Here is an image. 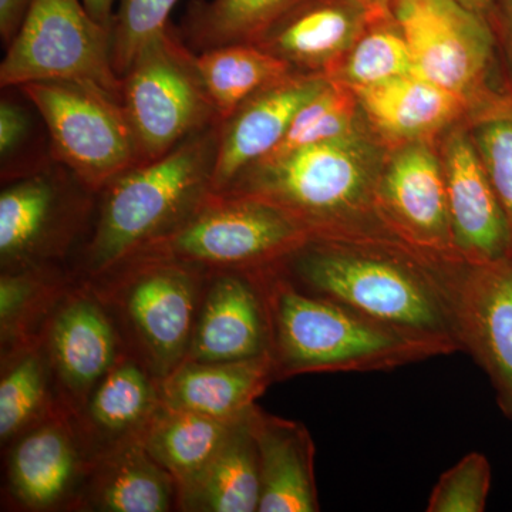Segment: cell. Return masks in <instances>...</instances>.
<instances>
[{
  "label": "cell",
  "instance_id": "obj_9",
  "mask_svg": "<svg viewBox=\"0 0 512 512\" xmlns=\"http://www.w3.org/2000/svg\"><path fill=\"white\" fill-rule=\"evenodd\" d=\"M97 192L62 164L3 185L0 272L69 268L92 225Z\"/></svg>",
  "mask_w": 512,
  "mask_h": 512
},
{
  "label": "cell",
  "instance_id": "obj_13",
  "mask_svg": "<svg viewBox=\"0 0 512 512\" xmlns=\"http://www.w3.org/2000/svg\"><path fill=\"white\" fill-rule=\"evenodd\" d=\"M376 208L383 224L406 244L436 258L464 261L454 244L436 141L390 148L377 183Z\"/></svg>",
  "mask_w": 512,
  "mask_h": 512
},
{
  "label": "cell",
  "instance_id": "obj_11",
  "mask_svg": "<svg viewBox=\"0 0 512 512\" xmlns=\"http://www.w3.org/2000/svg\"><path fill=\"white\" fill-rule=\"evenodd\" d=\"M39 82L93 84L121 99L113 63V29L87 12L82 0H33L6 46L0 86Z\"/></svg>",
  "mask_w": 512,
  "mask_h": 512
},
{
  "label": "cell",
  "instance_id": "obj_27",
  "mask_svg": "<svg viewBox=\"0 0 512 512\" xmlns=\"http://www.w3.org/2000/svg\"><path fill=\"white\" fill-rule=\"evenodd\" d=\"M305 0H192L180 33L195 53L229 45H256Z\"/></svg>",
  "mask_w": 512,
  "mask_h": 512
},
{
  "label": "cell",
  "instance_id": "obj_7",
  "mask_svg": "<svg viewBox=\"0 0 512 512\" xmlns=\"http://www.w3.org/2000/svg\"><path fill=\"white\" fill-rule=\"evenodd\" d=\"M309 238L298 222L269 202L211 191L178 227L124 264L177 262L207 272L254 269L281 261Z\"/></svg>",
  "mask_w": 512,
  "mask_h": 512
},
{
  "label": "cell",
  "instance_id": "obj_23",
  "mask_svg": "<svg viewBox=\"0 0 512 512\" xmlns=\"http://www.w3.org/2000/svg\"><path fill=\"white\" fill-rule=\"evenodd\" d=\"M73 511H178L177 481L150 456L143 440L130 441L93 461Z\"/></svg>",
  "mask_w": 512,
  "mask_h": 512
},
{
  "label": "cell",
  "instance_id": "obj_8",
  "mask_svg": "<svg viewBox=\"0 0 512 512\" xmlns=\"http://www.w3.org/2000/svg\"><path fill=\"white\" fill-rule=\"evenodd\" d=\"M121 101L141 163L157 160L221 124L198 69L197 53L171 23L138 50L121 76Z\"/></svg>",
  "mask_w": 512,
  "mask_h": 512
},
{
  "label": "cell",
  "instance_id": "obj_35",
  "mask_svg": "<svg viewBox=\"0 0 512 512\" xmlns=\"http://www.w3.org/2000/svg\"><path fill=\"white\" fill-rule=\"evenodd\" d=\"M178 0H119L113 22L114 69L123 76L134 56L147 42L170 25Z\"/></svg>",
  "mask_w": 512,
  "mask_h": 512
},
{
  "label": "cell",
  "instance_id": "obj_1",
  "mask_svg": "<svg viewBox=\"0 0 512 512\" xmlns=\"http://www.w3.org/2000/svg\"><path fill=\"white\" fill-rule=\"evenodd\" d=\"M461 262L396 237H311L274 266L302 291L458 352L450 286Z\"/></svg>",
  "mask_w": 512,
  "mask_h": 512
},
{
  "label": "cell",
  "instance_id": "obj_32",
  "mask_svg": "<svg viewBox=\"0 0 512 512\" xmlns=\"http://www.w3.org/2000/svg\"><path fill=\"white\" fill-rule=\"evenodd\" d=\"M3 89L0 100V174L2 184L46 170L53 160L45 121L18 87Z\"/></svg>",
  "mask_w": 512,
  "mask_h": 512
},
{
  "label": "cell",
  "instance_id": "obj_36",
  "mask_svg": "<svg viewBox=\"0 0 512 512\" xmlns=\"http://www.w3.org/2000/svg\"><path fill=\"white\" fill-rule=\"evenodd\" d=\"M490 487V461L481 453L467 454L437 481L427 511L483 512Z\"/></svg>",
  "mask_w": 512,
  "mask_h": 512
},
{
  "label": "cell",
  "instance_id": "obj_12",
  "mask_svg": "<svg viewBox=\"0 0 512 512\" xmlns=\"http://www.w3.org/2000/svg\"><path fill=\"white\" fill-rule=\"evenodd\" d=\"M52 369L64 412L76 413L94 387L130 355L116 322L86 282L62 296L37 340Z\"/></svg>",
  "mask_w": 512,
  "mask_h": 512
},
{
  "label": "cell",
  "instance_id": "obj_29",
  "mask_svg": "<svg viewBox=\"0 0 512 512\" xmlns=\"http://www.w3.org/2000/svg\"><path fill=\"white\" fill-rule=\"evenodd\" d=\"M0 373L2 448L36 424L66 413L57 396L52 369L39 343L2 359Z\"/></svg>",
  "mask_w": 512,
  "mask_h": 512
},
{
  "label": "cell",
  "instance_id": "obj_14",
  "mask_svg": "<svg viewBox=\"0 0 512 512\" xmlns=\"http://www.w3.org/2000/svg\"><path fill=\"white\" fill-rule=\"evenodd\" d=\"M8 510L72 511L89 474L87 457L69 414L60 413L3 448Z\"/></svg>",
  "mask_w": 512,
  "mask_h": 512
},
{
  "label": "cell",
  "instance_id": "obj_31",
  "mask_svg": "<svg viewBox=\"0 0 512 512\" xmlns=\"http://www.w3.org/2000/svg\"><path fill=\"white\" fill-rule=\"evenodd\" d=\"M414 73L409 43L392 10L373 15L328 80L349 89H365Z\"/></svg>",
  "mask_w": 512,
  "mask_h": 512
},
{
  "label": "cell",
  "instance_id": "obj_5",
  "mask_svg": "<svg viewBox=\"0 0 512 512\" xmlns=\"http://www.w3.org/2000/svg\"><path fill=\"white\" fill-rule=\"evenodd\" d=\"M390 10L414 73L466 101L473 121L512 106V76L487 20L456 0H392Z\"/></svg>",
  "mask_w": 512,
  "mask_h": 512
},
{
  "label": "cell",
  "instance_id": "obj_19",
  "mask_svg": "<svg viewBox=\"0 0 512 512\" xmlns=\"http://www.w3.org/2000/svg\"><path fill=\"white\" fill-rule=\"evenodd\" d=\"M353 92L367 128L389 150L436 141L450 128L474 120L466 101L416 73Z\"/></svg>",
  "mask_w": 512,
  "mask_h": 512
},
{
  "label": "cell",
  "instance_id": "obj_6",
  "mask_svg": "<svg viewBox=\"0 0 512 512\" xmlns=\"http://www.w3.org/2000/svg\"><path fill=\"white\" fill-rule=\"evenodd\" d=\"M208 272L177 262H130L86 282L110 312L128 352L158 380L184 363Z\"/></svg>",
  "mask_w": 512,
  "mask_h": 512
},
{
  "label": "cell",
  "instance_id": "obj_33",
  "mask_svg": "<svg viewBox=\"0 0 512 512\" xmlns=\"http://www.w3.org/2000/svg\"><path fill=\"white\" fill-rule=\"evenodd\" d=\"M365 127L355 92L329 80L299 109L281 143L265 158L284 157L299 148L338 140Z\"/></svg>",
  "mask_w": 512,
  "mask_h": 512
},
{
  "label": "cell",
  "instance_id": "obj_41",
  "mask_svg": "<svg viewBox=\"0 0 512 512\" xmlns=\"http://www.w3.org/2000/svg\"><path fill=\"white\" fill-rule=\"evenodd\" d=\"M372 15L390 12L392 0H359Z\"/></svg>",
  "mask_w": 512,
  "mask_h": 512
},
{
  "label": "cell",
  "instance_id": "obj_40",
  "mask_svg": "<svg viewBox=\"0 0 512 512\" xmlns=\"http://www.w3.org/2000/svg\"><path fill=\"white\" fill-rule=\"evenodd\" d=\"M456 2L487 20L494 29V0H456Z\"/></svg>",
  "mask_w": 512,
  "mask_h": 512
},
{
  "label": "cell",
  "instance_id": "obj_25",
  "mask_svg": "<svg viewBox=\"0 0 512 512\" xmlns=\"http://www.w3.org/2000/svg\"><path fill=\"white\" fill-rule=\"evenodd\" d=\"M251 409L210 461L178 487V511L258 512L261 478Z\"/></svg>",
  "mask_w": 512,
  "mask_h": 512
},
{
  "label": "cell",
  "instance_id": "obj_24",
  "mask_svg": "<svg viewBox=\"0 0 512 512\" xmlns=\"http://www.w3.org/2000/svg\"><path fill=\"white\" fill-rule=\"evenodd\" d=\"M275 383L271 356L231 362L185 360L161 380L164 406L232 420L247 413Z\"/></svg>",
  "mask_w": 512,
  "mask_h": 512
},
{
  "label": "cell",
  "instance_id": "obj_22",
  "mask_svg": "<svg viewBox=\"0 0 512 512\" xmlns=\"http://www.w3.org/2000/svg\"><path fill=\"white\" fill-rule=\"evenodd\" d=\"M259 457L258 512H318L315 443L301 423L251 409Z\"/></svg>",
  "mask_w": 512,
  "mask_h": 512
},
{
  "label": "cell",
  "instance_id": "obj_10",
  "mask_svg": "<svg viewBox=\"0 0 512 512\" xmlns=\"http://www.w3.org/2000/svg\"><path fill=\"white\" fill-rule=\"evenodd\" d=\"M39 111L53 160L93 192L141 163L123 101L93 84L39 82L18 87Z\"/></svg>",
  "mask_w": 512,
  "mask_h": 512
},
{
  "label": "cell",
  "instance_id": "obj_4",
  "mask_svg": "<svg viewBox=\"0 0 512 512\" xmlns=\"http://www.w3.org/2000/svg\"><path fill=\"white\" fill-rule=\"evenodd\" d=\"M220 127L128 168L97 192L92 225L73 258L74 278L93 281L109 274L195 210L212 191Z\"/></svg>",
  "mask_w": 512,
  "mask_h": 512
},
{
  "label": "cell",
  "instance_id": "obj_39",
  "mask_svg": "<svg viewBox=\"0 0 512 512\" xmlns=\"http://www.w3.org/2000/svg\"><path fill=\"white\" fill-rule=\"evenodd\" d=\"M82 2L83 5L86 6L87 12H89L97 22L113 29V8L117 0H82Z\"/></svg>",
  "mask_w": 512,
  "mask_h": 512
},
{
  "label": "cell",
  "instance_id": "obj_2",
  "mask_svg": "<svg viewBox=\"0 0 512 512\" xmlns=\"http://www.w3.org/2000/svg\"><path fill=\"white\" fill-rule=\"evenodd\" d=\"M252 272L264 301L275 382L308 373L386 372L456 352L302 291L274 264Z\"/></svg>",
  "mask_w": 512,
  "mask_h": 512
},
{
  "label": "cell",
  "instance_id": "obj_26",
  "mask_svg": "<svg viewBox=\"0 0 512 512\" xmlns=\"http://www.w3.org/2000/svg\"><path fill=\"white\" fill-rule=\"evenodd\" d=\"M74 282L69 268L0 272L2 359L36 345L57 303Z\"/></svg>",
  "mask_w": 512,
  "mask_h": 512
},
{
  "label": "cell",
  "instance_id": "obj_38",
  "mask_svg": "<svg viewBox=\"0 0 512 512\" xmlns=\"http://www.w3.org/2000/svg\"><path fill=\"white\" fill-rule=\"evenodd\" d=\"M494 30L512 76V0H494Z\"/></svg>",
  "mask_w": 512,
  "mask_h": 512
},
{
  "label": "cell",
  "instance_id": "obj_28",
  "mask_svg": "<svg viewBox=\"0 0 512 512\" xmlns=\"http://www.w3.org/2000/svg\"><path fill=\"white\" fill-rule=\"evenodd\" d=\"M238 419H215L163 404L148 426L143 444L180 487L217 453Z\"/></svg>",
  "mask_w": 512,
  "mask_h": 512
},
{
  "label": "cell",
  "instance_id": "obj_15",
  "mask_svg": "<svg viewBox=\"0 0 512 512\" xmlns=\"http://www.w3.org/2000/svg\"><path fill=\"white\" fill-rule=\"evenodd\" d=\"M451 292L461 348L483 367L512 419V255L488 264L464 261Z\"/></svg>",
  "mask_w": 512,
  "mask_h": 512
},
{
  "label": "cell",
  "instance_id": "obj_21",
  "mask_svg": "<svg viewBox=\"0 0 512 512\" xmlns=\"http://www.w3.org/2000/svg\"><path fill=\"white\" fill-rule=\"evenodd\" d=\"M372 16L359 0H305L256 46L288 64L292 72L328 79Z\"/></svg>",
  "mask_w": 512,
  "mask_h": 512
},
{
  "label": "cell",
  "instance_id": "obj_20",
  "mask_svg": "<svg viewBox=\"0 0 512 512\" xmlns=\"http://www.w3.org/2000/svg\"><path fill=\"white\" fill-rule=\"evenodd\" d=\"M161 406V380L128 355L100 380L70 419L93 463L114 448L143 440Z\"/></svg>",
  "mask_w": 512,
  "mask_h": 512
},
{
  "label": "cell",
  "instance_id": "obj_16",
  "mask_svg": "<svg viewBox=\"0 0 512 512\" xmlns=\"http://www.w3.org/2000/svg\"><path fill=\"white\" fill-rule=\"evenodd\" d=\"M458 255L468 264H488L511 255L507 218L488 178L468 123L436 140Z\"/></svg>",
  "mask_w": 512,
  "mask_h": 512
},
{
  "label": "cell",
  "instance_id": "obj_30",
  "mask_svg": "<svg viewBox=\"0 0 512 512\" xmlns=\"http://www.w3.org/2000/svg\"><path fill=\"white\" fill-rule=\"evenodd\" d=\"M197 64L221 124L252 94L292 73L256 45L214 47L197 53Z\"/></svg>",
  "mask_w": 512,
  "mask_h": 512
},
{
  "label": "cell",
  "instance_id": "obj_37",
  "mask_svg": "<svg viewBox=\"0 0 512 512\" xmlns=\"http://www.w3.org/2000/svg\"><path fill=\"white\" fill-rule=\"evenodd\" d=\"M33 0H0V36L8 46L28 15Z\"/></svg>",
  "mask_w": 512,
  "mask_h": 512
},
{
  "label": "cell",
  "instance_id": "obj_18",
  "mask_svg": "<svg viewBox=\"0 0 512 512\" xmlns=\"http://www.w3.org/2000/svg\"><path fill=\"white\" fill-rule=\"evenodd\" d=\"M328 83L325 76L292 72L245 100L221 124L212 191L225 190L242 171L272 153L299 109Z\"/></svg>",
  "mask_w": 512,
  "mask_h": 512
},
{
  "label": "cell",
  "instance_id": "obj_3",
  "mask_svg": "<svg viewBox=\"0 0 512 512\" xmlns=\"http://www.w3.org/2000/svg\"><path fill=\"white\" fill-rule=\"evenodd\" d=\"M387 153L389 148L366 126L338 140L258 161L218 192L269 202L311 237H396L376 208Z\"/></svg>",
  "mask_w": 512,
  "mask_h": 512
},
{
  "label": "cell",
  "instance_id": "obj_34",
  "mask_svg": "<svg viewBox=\"0 0 512 512\" xmlns=\"http://www.w3.org/2000/svg\"><path fill=\"white\" fill-rule=\"evenodd\" d=\"M468 130L507 218L512 255V106L473 121Z\"/></svg>",
  "mask_w": 512,
  "mask_h": 512
},
{
  "label": "cell",
  "instance_id": "obj_17",
  "mask_svg": "<svg viewBox=\"0 0 512 512\" xmlns=\"http://www.w3.org/2000/svg\"><path fill=\"white\" fill-rule=\"evenodd\" d=\"M262 355H269V332L254 272H208L187 359L231 362Z\"/></svg>",
  "mask_w": 512,
  "mask_h": 512
}]
</instances>
